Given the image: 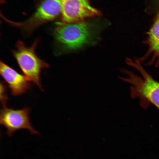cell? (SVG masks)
I'll use <instances>...</instances> for the list:
<instances>
[{"instance_id": "cell-1", "label": "cell", "mask_w": 159, "mask_h": 159, "mask_svg": "<svg viewBox=\"0 0 159 159\" xmlns=\"http://www.w3.org/2000/svg\"><path fill=\"white\" fill-rule=\"evenodd\" d=\"M92 25L85 21L60 24L54 31L57 43L66 49H76L89 43L94 34Z\"/></svg>"}, {"instance_id": "cell-2", "label": "cell", "mask_w": 159, "mask_h": 159, "mask_svg": "<svg viewBox=\"0 0 159 159\" xmlns=\"http://www.w3.org/2000/svg\"><path fill=\"white\" fill-rule=\"evenodd\" d=\"M38 42V40H36L31 46L27 47L23 42L19 40L16 44V49L12 52L24 75L42 90L41 72L42 69L49 67V65L40 59L36 53Z\"/></svg>"}, {"instance_id": "cell-3", "label": "cell", "mask_w": 159, "mask_h": 159, "mask_svg": "<svg viewBox=\"0 0 159 159\" xmlns=\"http://www.w3.org/2000/svg\"><path fill=\"white\" fill-rule=\"evenodd\" d=\"M59 0H43L33 14L21 22L11 21L1 15L4 20L10 24L19 28L26 34L32 32L41 25L56 19L61 13Z\"/></svg>"}, {"instance_id": "cell-4", "label": "cell", "mask_w": 159, "mask_h": 159, "mask_svg": "<svg viewBox=\"0 0 159 159\" xmlns=\"http://www.w3.org/2000/svg\"><path fill=\"white\" fill-rule=\"evenodd\" d=\"M140 73V77L131 72L125 80L132 85L134 93L151 102L159 109V82L155 80L138 62L132 65Z\"/></svg>"}, {"instance_id": "cell-5", "label": "cell", "mask_w": 159, "mask_h": 159, "mask_svg": "<svg viewBox=\"0 0 159 159\" xmlns=\"http://www.w3.org/2000/svg\"><path fill=\"white\" fill-rule=\"evenodd\" d=\"M61 6L60 24L81 22L85 19L100 15V11L89 0H59Z\"/></svg>"}, {"instance_id": "cell-6", "label": "cell", "mask_w": 159, "mask_h": 159, "mask_svg": "<svg viewBox=\"0 0 159 159\" xmlns=\"http://www.w3.org/2000/svg\"><path fill=\"white\" fill-rule=\"evenodd\" d=\"M29 112L27 108L14 110L3 107L1 110L0 123L6 128L8 135L11 136L16 131L22 129H26L32 134H38L30 123Z\"/></svg>"}, {"instance_id": "cell-7", "label": "cell", "mask_w": 159, "mask_h": 159, "mask_svg": "<svg viewBox=\"0 0 159 159\" xmlns=\"http://www.w3.org/2000/svg\"><path fill=\"white\" fill-rule=\"evenodd\" d=\"M0 73L7 84L11 93L14 96L22 95L30 88V82L22 75L7 64L1 61Z\"/></svg>"}, {"instance_id": "cell-8", "label": "cell", "mask_w": 159, "mask_h": 159, "mask_svg": "<svg viewBox=\"0 0 159 159\" xmlns=\"http://www.w3.org/2000/svg\"><path fill=\"white\" fill-rule=\"evenodd\" d=\"M146 41L148 48L145 54L138 59L140 62L148 57L150 59L148 64L159 66V13L156 16L153 23L147 33Z\"/></svg>"}, {"instance_id": "cell-9", "label": "cell", "mask_w": 159, "mask_h": 159, "mask_svg": "<svg viewBox=\"0 0 159 159\" xmlns=\"http://www.w3.org/2000/svg\"><path fill=\"white\" fill-rule=\"evenodd\" d=\"M5 85L1 83L0 84V100L3 107L6 106V105L7 100V97L6 92Z\"/></svg>"}]
</instances>
